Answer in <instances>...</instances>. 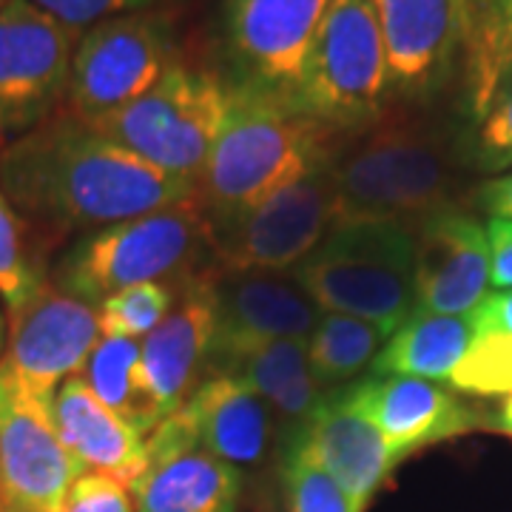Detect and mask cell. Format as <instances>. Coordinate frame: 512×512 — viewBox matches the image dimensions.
I'll return each instance as SVG.
<instances>
[{
    "instance_id": "cell-9",
    "label": "cell",
    "mask_w": 512,
    "mask_h": 512,
    "mask_svg": "<svg viewBox=\"0 0 512 512\" xmlns=\"http://www.w3.org/2000/svg\"><path fill=\"white\" fill-rule=\"evenodd\" d=\"M336 222V188L328 165L276 191L231 220L208 222L217 271L285 274L305 262Z\"/></svg>"
},
{
    "instance_id": "cell-19",
    "label": "cell",
    "mask_w": 512,
    "mask_h": 512,
    "mask_svg": "<svg viewBox=\"0 0 512 512\" xmlns=\"http://www.w3.org/2000/svg\"><path fill=\"white\" fill-rule=\"evenodd\" d=\"M339 393L382 433L399 458L464 436L481 424L476 407L461 402L447 387L416 376H373Z\"/></svg>"
},
{
    "instance_id": "cell-17",
    "label": "cell",
    "mask_w": 512,
    "mask_h": 512,
    "mask_svg": "<svg viewBox=\"0 0 512 512\" xmlns=\"http://www.w3.org/2000/svg\"><path fill=\"white\" fill-rule=\"evenodd\" d=\"M148 470L131 487L134 512H234L242 473L202 450L183 410L146 439Z\"/></svg>"
},
{
    "instance_id": "cell-8",
    "label": "cell",
    "mask_w": 512,
    "mask_h": 512,
    "mask_svg": "<svg viewBox=\"0 0 512 512\" xmlns=\"http://www.w3.org/2000/svg\"><path fill=\"white\" fill-rule=\"evenodd\" d=\"M180 12H131L77 37L63 109L94 123L157 86L180 60Z\"/></svg>"
},
{
    "instance_id": "cell-11",
    "label": "cell",
    "mask_w": 512,
    "mask_h": 512,
    "mask_svg": "<svg viewBox=\"0 0 512 512\" xmlns=\"http://www.w3.org/2000/svg\"><path fill=\"white\" fill-rule=\"evenodd\" d=\"M100 336L97 308L49 279L20 311L9 313L0 373L32 402L52 407L60 384L80 376Z\"/></svg>"
},
{
    "instance_id": "cell-10",
    "label": "cell",
    "mask_w": 512,
    "mask_h": 512,
    "mask_svg": "<svg viewBox=\"0 0 512 512\" xmlns=\"http://www.w3.org/2000/svg\"><path fill=\"white\" fill-rule=\"evenodd\" d=\"M77 37L80 32L35 0L6 3L0 12V148L63 111Z\"/></svg>"
},
{
    "instance_id": "cell-7",
    "label": "cell",
    "mask_w": 512,
    "mask_h": 512,
    "mask_svg": "<svg viewBox=\"0 0 512 512\" xmlns=\"http://www.w3.org/2000/svg\"><path fill=\"white\" fill-rule=\"evenodd\" d=\"M390 94V63L373 0H333L291 103L348 134L382 120Z\"/></svg>"
},
{
    "instance_id": "cell-18",
    "label": "cell",
    "mask_w": 512,
    "mask_h": 512,
    "mask_svg": "<svg viewBox=\"0 0 512 512\" xmlns=\"http://www.w3.org/2000/svg\"><path fill=\"white\" fill-rule=\"evenodd\" d=\"M416 234V311L467 316L490 293V242L478 217L441 208Z\"/></svg>"
},
{
    "instance_id": "cell-13",
    "label": "cell",
    "mask_w": 512,
    "mask_h": 512,
    "mask_svg": "<svg viewBox=\"0 0 512 512\" xmlns=\"http://www.w3.org/2000/svg\"><path fill=\"white\" fill-rule=\"evenodd\" d=\"M83 473L57 436L52 407L32 402L0 373V510L57 512Z\"/></svg>"
},
{
    "instance_id": "cell-42",
    "label": "cell",
    "mask_w": 512,
    "mask_h": 512,
    "mask_svg": "<svg viewBox=\"0 0 512 512\" xmlns=\"http://www.w3.org/2000/svg\"><path fill=\"white\" fill-rule=\"evenodd\" d=\"M0 512H3V510H0Z\"/></svg>"
},
{
    "instance_id": "cell-38",
    "label": "cell",
    "mask_w": 512,
    "mask_h": 512,
    "mask_svg": "<svg viewBox=\"0 0 512 512\" xmlns=\"http://www.w3.org/2000/svg\"><path fill=\"white\" fill-rule=\"evenodd\" d=\"M495 427L501 430V433H507L512 436V393L504 396V402L498 407V416H495Z\"/></svg>"
},
{
    "instance_id": "cell-39",
    "label": "cell",
    "mask_w": 512,
    "mask_h": 512,
    "mask_svg": "<svg viewBox=\"0 0 512 512\" xmlns=\"http://www.w3.org/2000/svg\"><path fill=\"white\" fill-rule=\"evenodd\" d=\"M6 333H9V325H6V316L0 311V356H3V350H6Z\"/></svg>"
},
{
    "instance_id": "cell-2",
    "label": "cell",
    "mask_w": 512,
    "mask_h": 512,
    "mask_svg": "<svg viewBox=\"0 0 512 512\" xmlns=\"http://www.w3.org/2000/svg\"><path fill=\"white\" fill-rule=\"evenodd\" d=\"M342 134L285 97L231 83L228 120L197 183L208 222L231 220L319 171Z\"/></svg>"
},
{
    "instance_id": "cell-29",
    "label": "cell",
    "mask_w": 512,
    "mask_h": 512,
    "mask_svg": "<svg viewBox=\"0 0 512 512\" xmlns=\"http://www.w3.org/2000/svg\"><path fill=\"white\" fill-rule=\"evenodd\" d=\"M177 291L168 282H140L111 293L97 305L100 333L143 342L171 311Z\"/></svg>"
},
{
    "instance_id": "cell-14",
    "label": "cell",
    "mask_w": 512,
    "mask_h": 512,
    "mask_svg": "<svg viewBox=\"0 0 512 512\" xmlns=\"http://www.w3.org/2000/svg\"><path fill=\"white\" fill-rule=\"evenodd\" d=\"M322 319V308L296 276L271 271H217V325L205 373L271 342H305Z\"/></svg>"
},
{
    "instance_id": "cell-31",
    "label": "cell",
    "mask_w": 512,
    "mask_h": 512,
    "mask_svg": "<svg viewBox=\"0 0 512 512\" xmlns=\"http://www.w3.org/2000/svg\"><path fill=\"white\" fill-rule=\"evenodd\" d=\"M285 498L288 512H362L342 484L299 447H291L285 461Z\"/></svg>"
},
{
    "instance_id": "cell-15",
    "label": "cell",
    "mask_w": 512,
    "mask_h": 512,
    "mask_svg": "<svg viewBox=\"0 0 512 512\" xmlns=\"http://www.w3.org/2000/svg\"><path fill=\"white\" fill-rule=\"evenodd\" d=\"M217 325V268L183 279L171 311L140 342V376L151 404L168 419L202 384Z\"/></svg>"
},
{
    "instance_id": "cell-5",
    "label": "cell",
    "mask_w": 512,
    "mask_h": 512,
    "mask_svg": "<svg viewBox=\"0 0 512 512\" xmlns=\"http://www.w3.org/2000/svg\"><path fill=\"white\" fill-rule=\"evenodd\" d=\"M205 254L211 256L208 217L200 200L191 197L83 234L60 256L52 282L97 308L111 293L140 282L188 279Z\"/></svg>"
},
{
    "instance_id": "cell-4",
    "label": "cell",
    "mask_w": 512,
    "mask_h": 512,
    "mask_svg": "<svg viewBox=\"0 0 512 512\" xmlns=\"http://www.w3.org/2000/svg\"><path fill=\"white\" fill-rule=\"evenodd\" d=\"M296 282L325 313H345L396 333L416 311V234L404 222H339Z\"/></svg>"
},
{
    "instance_id": "cell-20",
    "label": "cell",
    "mask_w": 512,
    "mask_h": 512,
    "mask_svg": "<svg viewBox=\"0 0 512 512\" xmlns=\"http://www.w3.org/2000/svg\"><path fill=\"white\" fill-rule=\"evenodd\" d=\"M291 447H299L322 464L362 512L370 495L402 461L387 447L382 433L342 399L339 390L322 399L311 421L293 436Z\"/></svg>"
},
{
    "instance_id": "cell-22",
    "label": "cell",
    "mask_w": 512,
    "mask_h": 512,
    "mask_svg": "<svg viewBox=\"0 0 512 512\" xmlns=\"http://www.w3.org/2000/svg\"><path fill=\"white\" fill-rule=\"evenodd\" d=\"M470 146L487 171L512 168V40L473 9L470 35Z\"/></svg>"
},
{
    "instance_id": "cell-32",
    "label": "cell",
    "mask_w": 512,
    "mask_h": 512,
    "mask_svg": "<svg viewBox=\"0 0 512 512\" xmlns=\"http://www.w3.org/2000/svg\"><path fill=\"white\" fill-rule=\"evenodd\" d=\"M40 9L55 15L74 32H83L100 20L131 12H180L191 0H35Z\"/></svg>"
},
{
    "instance_id": "cell-35",
    "label": "cell",
    "mask_w": 512,
    "mask_h": 512,
    "mask_svg": "<svg viewBox=\"0 0 512 512\" xmlns=\"http://www.w3.org/2000/svg\"><path fill=\"white\" fill-rule=\"evenodd\" d=\"M476 333H504L512 336V288L493 291L481 299L476 311L470 313Z\"/></svg>"
},
{
    "instance_id": "cell-40",
    "label": "cell",
    "mask_w": 512,
    "mask_h": 512,
    "mask_svg": "<svg viewBox=\"0 0 512 512\" xmlns=\"http://www.w3.org/2000/svg\"><path fill=\"white\" fill-rule=\"evenodd\" d=\"M498 26H501V23H498ZM504 29H507V35H510V40H512V26H504Z\"/></svg>"
},
{
    "instance_id": "cell-41",
    "label": "cell",
    "mask_w": 512,
    "mask_h": 512,
    "mask_svg": "<svg viewBox=\"0 0 512 512\" xmlns=\"http://www.w3.org/2000/svg\"><path fill=\"white\" fill-rule=\"evenodd\" d=\"M6 3H9V0H0V12H3V9H6Z\"/></svg>"
},
{
    "instance_id": "cell-21",
    "label": "cell",
    "mask_w": 512,
    "mask_h": 512,
    "mask_svg": "<svg viewBox=\"0 0 512 512\" xmlns=\"http://www.w3.org/2000/svg\"><path fill=\"white\" fill-rule=\"evenodd\" d=\"M60 441L83 470L106 473L123 481L128 490L148 470V444L140 430L111 413L80 376L60 384L52 402Z\"/></svg>"
},
{
    "instance_id": "cell-33",
    "label": "cell",
    "mask_w": 512,
    "mask_h": 512,
    "mask_svg": "<svg viewBox=\"0 0 512 512\" xmlns=\"http://www.w3.org/2000/svg\"><path fill=\"white\" fill-rule=\"evenodd\" d=\"M57 512H134V498L123 481L86 470L74 478Z\"/></svg>"
},
{
    "instance_id": "cell-23",
    "label": "cell",
    "mask_w": 512,
    "mask_h": 512,
    "mask_svg": "<svg viewBox=\"0 0 512 512\" xmlns=\"http://www.w3.org/2000/svg\"><path fill=\"white\" fill-rule=\"evenodd\" d=\"M202 450L231 467H256L274 439V413L237 376H208L180 407Z\"/></svg>"
},
{
    "instance_id": "cell-12",
    "label": "cell",
    "mask_w": 512,
    "mask_h": 512,
    "mask_svg": "<svg viewBox=\"0 0 512 512\" xmlns=\"http://www.w3.org/2000/svg\"><path fill=\"white\" fill-rule=\"evenodd\" d=\"M333 0H228L234 86L291 100Z\"/></svg>"
},
{
    "instance_id": "cell-24",
    "label": "cell",
    "mask_w": 512,
    "mask_h": 512,
    "mask_svg": "<svg viewBox=\"0 0 512 512\" xmlns=\"http://www.w3.org/2000/svg\"><path fill=\"white\" fill-rule=\"evenodd\" d=\"M214 376H237L262 402L271 407L276 421L293 427V436L311 421L316 407L322 404V384L316 382L308 365L305 342H271L262 348L239 356L234 362L220 367Z\"/></svg>"
},
{
    "instance_id": "cell-25",
    "label": "cell",
    "mask_w": 512,
    "mask_h": 512,
    "mask_svg": "<svg viewBox=\"0 0 512 512\" xmlns=\"http://www.w3.org/2000/svg\"><path fill=\"white\" fill-rule=\"evenodd\" d=\"M476 336L467 316L413 311L402 328L373 359V376H416L427 382H447Z\"/></svg>"
},
{
    "instance_id": "cell-28",
    "label": "cell",
    "mask_w": 512,
    "mask_h": 512,
    "mask_svg": "<svg viewBox=\"0 0 512 512\" xmlns=\"http://www.w3.org/2000/svg\"><path fill=\"white\" fill-rule=\"evenodd\" d=\"M32 231L35 228L20 217L0 191V302L9 313L20 311L49 282L29 242Z\"/></svg>"
},
{
    "instance_id": "cell-36",
    "label": "cell",
    "mask_w": 512,
    "mask_h": 512,
    "mask_svg": "<svg viewBox=\"0 0 512 512\" xmlns=\"http://www.w3.org/2000/svg\"><path fill=\"white\" fill-rule=\"evenodd\" d=\"M478 205L481 211H487L490 217H504L512 220V174L495 177L478 191Z\"/></svg>"
},
{
    "instance_id": "cell-30",
    "label": "cell",
    "mask_w": 512,
    "mask_h": 512,
    "mask_svg": "<svg viewBox=\"0 0 512 512\" xmlns=\"http://www.w3.org/2000/svg\"><path fill=\"white\" fill-rule=\"evenodd\" d=\"M447 382L470 396L512 393V336L476 333Z\"/></svg>"
},
{
    "instance_id": "cell-26",
    "label": "cell",
    "mask_w": 512,
    "mask_h": 512,
    "mask_svg": "<svg viewBox=\"0 0 512 512\" xmlns=\"http://www.w3.org/2000/svg\"><path fill=\"white\" fill-rule=\"evenodd\" d=\"M80 379L89 384L94 396L128 421L143 436H151L163 421L160 410L151 404L143 376H140V342L123 336H100L97 348L86 359Z\"/></svg>"
},
{
    "instance_id": "cell-16",
    "label": "cell",
    "mask_w": 512,
    "mask_h": 512,
    "mask_svg": "<svg viewBox=\"0 0 512 512\" xmlns=\"http://www.w3.org/2000/svg\"><path fill=\"white\" fill-rule=\"evenodd\" d=\"M390 63V86L424 97L453 72L473 35V0H373Z\"/></svg>"
},
{
    "instance_id": "cell-27",
    "label": "cell",
    "mask_w": 512,
    "mask_h": 512,
    "mask_svg": "<svg viewBox=\"0 0 512 512\" xmlns=\"http://www.w3.org/2000/svg\"><path fill=\"white\" fill-rule=\"evenodd\" d=\"M387 336L390 333L373 322L322 311V319L305 345L316 382L322 387H336L356 379L362 370L373 365L379 350L387 345Z\"/></svg>"
},
{
    "instance_id": "cell-34",
    "label": "cell",
    "mask_w": 512,
    "mask_h": 512,
    "mask_svg": "<svg viewBox=\"0 0 512 512\" xmlns=\"http://www.w3.org/2000/svg\"><path fill=\"white\" fill-rule=\"evenodd\" d=\"M487 242H490V285L495 291L512 288V220L490 217Z\"/></svg>"
},
{
    "instance_id": "cell-1",
    "label": "cell",
    "mask_w": 512,
    "mask_h": 512,
    "mask_svg": "<svg viewBox=\"0 0 512 512\" xmlns=\"http://www.w3.org/2000/svg\"><path fill=\"white\" fill-rule=\"evenodd\" d=\"M0 191L32 228L55 237L92 234L197 197V185L154 168L66 109L0 148Z\"/></svg>"
},
{
    "instance_id": "cell-3",
    "label": "cell",
    "mask_w": 512,
    "mask_h": 512,
    "mask_svg": "<svg viewBox=\"0 0 512 512\" xmlns=\"http://www.w3.org/2000/svg\"><path fill=\"white\" fill-rule=\"evenodd\" d=\"M330 157L336 222H410L450 205L453 163L441 134L410 117L359 128Z\"/></svg>"
},
{
    "instance_id": "cell-37",
    "label": "cell",
    "mask_w": 512,
    "mask_h": 512,
    "mask_svg": "<svg viewBox=\"0 0 512 512\" xmlns=\"http://www.w3.org/2000/svg\"><path fill=\"white\" fill-rule=\"evenodd\" d=\"M473 9L501 26H512V0H473Z\"/></svg>"
},
{
    "instance_id": "cell-6",
    "label": "cell",
    "mask_w": 512,
    "mask_h": 512,
    "mask_svg": "<svg viewBox=\"0 0 512 512\" xmlns=\"http://www.w3.org/2000/svg\"><path fill=\"white\" fill-rule=\"evenodd\" d=\"M231 111V83L183 57L143 97L92 126L165 174L200 183Z\"/></svg>"
}]
</instances>
